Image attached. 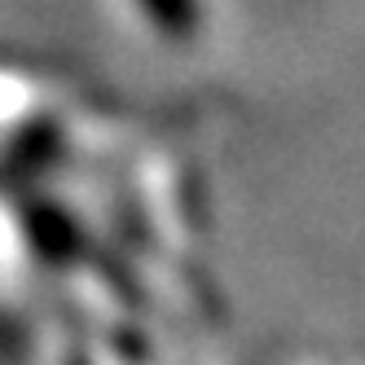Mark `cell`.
Listing matches in <instances>:
<instances>
[]
</instances>
